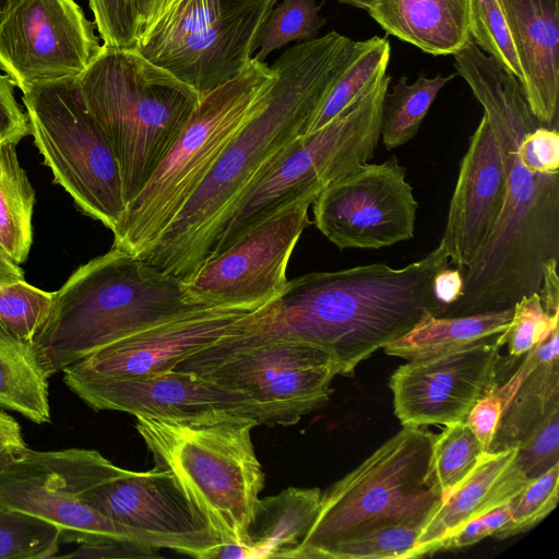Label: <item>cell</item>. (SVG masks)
<instances>
[{
  "label": "cell",
  "mask_w": 559,
  "mask_h": 559,
  "mask_svg": "<svg viewBox=\"0 0 559 559\" xmlns=\"http://www.w3.org/2000/svg\"><path fill=\"white\" fill-rule=\"evenodd\" d=\"M453 56L496 135L506 164L507 194L488 239L464 270L462 297L443 317L513 307L539 290L544 264L559 260V173L530 171L521 162L522 138L542 126L521 82L473 40Z\"/></svg>",
  "instance_id": "6da1fadb"
},
{
  "label": "cell",
  "mask_w": 559,
  "mask_h": 559,
  "mask_svg": "<svg viewBox=\"0 0 559 559\" xmlns=\"http://www.w3.org/2000/svg\"><path fill=\"white\" fill-rule=\"evenodd\" d=\"M356 49L357 41L331 31L284 51L271 67L275 78L262 105L226 144L171 224L139 258L181 280L192 276L212 254L240 194L273 155L305 134Z\"/></svg>",
  "instance_id": "7a4b0ae2"
},
{
  "label": "cell",
  "mask_w": 559,
  "mask_h": 559,
  "mask_svg": "<svg viewBox=\"0 0 559 559\" xmlns=\"http://www.w3.org/2000/svg\"><path fill=\"white\" fill-rule=\"evenodd\" d=\"M449 257L438 247L400 269L385 263L312 272L287 281L262 331L314 344L337 374L350 376L374 352L402 337L427 313L442 316L432 293Z\"/></svg>",
  "instance_id": "3957f363"
},
{
  "label": "cell",
  "mask_w": 559,
  "mask_h": 559,
  "mask_svg": "<svg viewBox=\"0 0 559 559\" xmlns=\"http://www.w3.org/2000/svg\"><path fill=\"white\" fill-rule=\"evenodd\" d=\"M199 308L182 280L112 248L76 269L53 292L32 346L48 378L117 341Z\"/></svg>",
  "instance_id": "277c9868"
},
{
  "label": "cell",
  "mask_w": 559,
  "mask_h": 559,
  "mask_svg": "<svg viewBox=\"0 0 559 559\" xmlns=\"http://www.w3.org/2000/svg\"><path fill=\"white\" fill-rule=\"evenodd\" d=\"M135 418L155 466L174 476L221 543L243 546L264 486L251 438L258 423L226 411Z\"/></svg>",
  "instance_id": "5b68a950"
},
{
  "label": "cell",
  "mask_w": 559,
  "mask_h": 559,
  "mask_svg": "<svg viewBox=\"0 0 559 559\" xmlns=\"http://www.w3.org/2000/svg\"><path fill=\"white\" fill-rule=\"evenodd\" d=\"M78 83L117 158L128 205L177 141L201 95L134 49L104 45Z\"/></svg>",
  "instance_id": "8992f818"
},
{
  "label": "cell",
  "mask_w": 559,
  "mask_h": 559,
  "mask_svg": "<svg viewBox=\"0 0 559 559\" xmlns=\"http://www.w3.org/2000/svg\"><path fill=\"white\" fill-rule=\"evenodd\" d=\"M275 71L251 58L234 79L201 96L185 129L148 182L127 205L114 245L135 255L148 250L194 194L219 154L259 109Z\"/></svg>",
  "instance_id": "52a82bcc"
},
{
  "label": "cell",
  "mask_w": 559,
  "mask_h": 559,
  "mask_svg": "<svg viewBox=\"0 0 559 559\" xmlns=\"http://www.w3.org/2000/svg\"><path fill=\"white\" fill-rule=\"evenodd\" d=\"M435 438L426 427L403 426L330 486L294 558L314 559L323 548L376 527L425 525L442 501L429 477Z\"/></svg>",
  "instance_id": "ba28073f"
},
{
  "label": "cell",
  "mask_w": 559,
  "mask_h": 559,
  "mask_svg": "<svg viewBox=\"0 0 559 559\" xmlns=\"http://www.w3.org/2000/svg\"><path fill=\"white\" fill-rule=\"evenodd\" d=\"M390 82L391 76L383 75L331 122L298 136L273 155L227 214L209 259L281 209L318 195L330 182L368 163L381 138Z\"/></svg>",
  "instance_id": "9c48e42d"
},
{
  "label": "cell",
  "mask_w": 559,
  "mask_h": 559,
  "mask_svg": "<svg viewBox=\"0 0 559 559\" xmlns=\"http://www.w3.org/2000/svg\"><path fill=\"white\" fill-rule=\"evenodd\" d=\"M271 308L257 326L200 350L175 370L245 393L255 404L261 425L286 427L328 402L337 371L321 347L264 333Z\"/></svg>",
  "instance_id": "30bf717a"
},
{
  "label": "cell",
  "mask_w": 559,
  "mask_h": 559,
  "mask_svg": "<svg viewBox=\"0 0 559 559\" xmlns=\"http://www.w3.org/2000/svg\"><path fill=\"white\" fill-rule=\"evenodd\" d=\"M29 134L60 185L86 215L111 231L127 203L114 151L87 109L78 78L39 83L22 92Z\"/></svg>",
  "instance_id": "8fae6325"
},
{
  "label": "cell",
  "mask_w": 559,
  "mask_h": 559,
  "mask_svg": "<svg viewBox=\"0 0 559 559\" xmlns=\"http://www.w3.org/2000/svg\"><path fill=\"white\" fill-rule=\"evenodd\" d=\"M277 0H174L134 48L201 96L236 78Z\"/></svg>",
  "instance_id": "7c38bea8"
},
{
  "label": "cell",
  "mask_w": 559,
  "mask_h": 559,
  "mask_svg": "<svg viewBox=\"0 0 559 559\" xmlns=\"http://www.w3.org/2000/svg\"><path fill=\"white\" fill-rule=\"evenodd\" d=\"M106 460L90 449L27 448L0 468V510L23 513L55 526L61 543L144 544L133 532L92 508L82 496Z\"/></svg>",
  "instance_id": "4fadbf2b"
},
{
  "label": "cell",
  "mask_w": 559,
  "mask_h": 559,
  "mask_svg": "<svg viewBox=\"0 0 559 559\" xmlns=\"http://www.w3.org/2000/svg\"><path fill=\"white\" fill-rule=\"evenodd\" d=\"M308 195L281 209L242 234L226 250L182 280L186 297L200 307L259 308L281 296L286 269L311 223Z\"/></svg>",
  "instance_id": "5bb4252c"
},
{
  "label": "cell",
  "mask_w": 559,
  "mask_h": 559,
  "mask_svg": "<svg viewBox=\"0 0 559 559\" xmlns=\"http://www.w3.org/2000/svg\"><path fill=\"white\" fill-rule=\"evenodd\" d=\"M82 496L96 511L158 549L207 559L221 543L174 476L156 466L133 472L108 460L92 476Z\"/></svg>",
  "instance_id": "9a60e30c"
},
{
  "label": "cell",
  "mask_w": 559,
  "mask_h": 559,
  "mask_svg": "<svg viewBox=\"0 0 559 559\" xmlns=\"http://www.w3.org/2000/svg\"><path fill=\"white\" fill-rule=\"evenodd\" d=\"M311 205L316 227L340 250L414 238L418 202L395 155L357 166L325 186Z\"/></svg>",
  "instance_id": "2e32d148"
},
{
  "label": "cell",
  "mask_w": 559,
  "mask_h": 559,
  "mask_svg": "<svg viewBox=\"0 0 559 559\" xmlns=\"http://www.w3.org/2000/svg\"><path fill=\"white\" fill-rule=\"evenodd\" d=\"M74 0H22L0 23V71L21 92L78 78L102 51Z\"/></svg>",
  "instance_id": "e0dca14e"
},
{
  "label": "cell",
  "mask_w": 559,
  "mask_h": 559,
  "mask_svg": "<svg viewBox=\"0 0 559 559\" xmlns=\"http://www.w3.org/2000/svg\"><path fill=\"white\" fill-rule=\"evenodd\" d=\"M270 306L199 308L107 345L62 373L128 377L174 370L200 350L260 324Z\"/></svg>",
  "instance_id": "ac0fdd59"
},
{
  "label": "cell",
  "mask_w": 559,
  "mask_h": 559,
  "mask_svg": "<svg viewBox=\"0 0 559 559\" xmlns=\"http://www.w3.org/2000/svg\"><path fill=\"white\" fill-rule=\"evenodd\" d=\"M497 336L438 355L408 359L394 370L389 386L402 426L427 427L463 421L497 384Z\"/></svg>",
  "instance_id": "d6986e66"
},
{
  "label": "cell",
  "mask_w": 559,
  "mask_h": 559,
  "mask_svg": "<svg viewBox=\"0 0 559 559\" xmlns=\"http://www.w3.org/2000/svg\"><path fill=\"white\" fill-rule=\"evenodd\" d=\"M64 384L95 411L181 417L212 411L245 415L261 425L253 401L198 373L180 370L128 377L63 373Z\"/></svg>",
  "instance_id": "ffe728a7"
},
{
  "label": "cell",
  "mask_w": 559,
  "mask_h": 559,
  "mask_svg": "<svg viewBox=\"0 0 559 559\" xmlns=\"http://www.w3.org/2000/svg\"><path fill=\"white\" fill-rule=\"evenodd\" d=\"M506 194L503 156L483 116L460 163L440 240L456 269L464 271L478 255L501 213Z\"/></svg>",
  "instance_id": "44dd1931"
},
{
  "label": "cell",
  "mask_w": 559,
  "mask_h": 559,
  "mask_svg": "<svg viewBox=\"0 0 559 559\" xmlns=\"http://www.w3.org/2000/svg\"><path fill=\"white\" fill-rule=\"evenodd\" d=\"M538 122L558 130L559 0H499Z\"/></svg>",
  "instance_id": "7402d4cb"
},
{
  "label": "cell",
  "mask_w": 559,
  "mask_h": 559,
  "mask_svg": "<svg viewBox=\"0 0 559 559\" xmlns=\"http://www.w3.org/2000/svg\"><path fill=\"white\" fill-rule=\"evenodd\" d=\"M516 453V447L484 452L465 479L426 521L412 558L430 555L440 539L515 498L532 480L518 467Z\"/></svg>",
  "instance_id": "603a6c76"
},
{
  "label": "cell",
  "mask_w": 559,
  "mask_h": 559,
  "mask_svg": "<svg viewBox=\"0 0 559 559\" xmlns=\"http://www.w3.org/2000/svg\"><path fill=\"white\" fill-rule=\"evenodd\" d=\"M319 488L288 487L259 498L243 546L219 544L217 558H294L312 526L321 502Z\"/></svg>",
  "instance_id": "cb8c5ba5"
},
{
  "label": "cell",
  "mask_w": 559,
  "mask_h": 559,
  "mask_svg": "<svg viewBox=\"0 0 559 559\" xmlns=\"http://www.w3.org/2000/svg\"><path fill=\"white\" fill-rule=\"evenodd\" d=\"M471 0H373L369 15L390 35L423 51L454 55L472 39Z\"/></svg>",
  "instance_id": "d4e9b609"
},
{
  "label": "cell",
  "mask_w": 559,
  "mask_h": 559,
  "mask_svg": "<svg viewBox=\"0 0 559 559\" xmlns=\"http://www.w3.org/2000/svg\"><path fill=\"white\" fill-rule=\"evenodd\" d=\"M559 329L528 353V367L507 404L490 452L518 447L550 413L559 409Z\"/></svg>",
  "instance_id": "484cf974"
},
{
  "label": "cell",
  "mask_w": 559,
  "mask_h": 559,
  "mask_svg": "<svg viewBox=\"0 0 559 559\" xmlns=\"http://www.w3.org/2000/svg\"><path fill=\"white\" fill-rule=\"evenodd\" d=\"M512 314L513 307L452 317L427 313L411 331L382 349L407 360L448 353L498 336L509 326Z\"/></svg>",
  "instance_id": "4316f807"
},
{
  "label": "cell",
  "mask_w": 559,
  "mask_h": 559,
  "mask_svg": "<svg viewBox=\"0 0 559 559\" xmlns=\"http://www.w3.org/2000/svg\"><path fill=\"white\" fill-rule=\"evenodd\" d=\"M48 379L32 344L0 323V407L38 425L50 423Z\"/></svg>",
  "instance_id": "83f0119b"
},
{
  "label": "cell",
  "mask_w": 559,
  "mask_h": 559,
  "mask_svg": "<svg viewBox=\"0 0 559 559\" xmlns=\"http://www.w3.org/2000/svg\"><path fill=\"white\" fill-rule=\"evenodd\" d=\"M19 142H0V248L16 264L26 261L33 241L35 190L21 166Z\"/></svg>",
  "instance_id": "f1b7e54d"
},
{
  "label": "cell",
  "mask_w": 559,
  "mask_h": 559,
  "mask_svg": "<svg viewBox=\"0 0 559 559\" xmlns=\"http://www.w3.org/2000/svg\"><path fill=\"white\" fill-rule=\"evenodd\" d=\"M390 55L386 38L374 36L357 41L353 59L332 85L305 134L331 122L372 87L386 73Z\"/></svg>",
  "instance_id": "f546056e"
},
{
  "label": "cell",
  "mask_w": 559,
  "mask_h": 559,
  "mask_svg": "<svg viewBox=\"0 0 559 559\" xmlns=\"http://www.w3.org/2000/svg\"><path fill=\"white\" fill-rule=\"evenodd\" d=\"M454 76L420 74L412 84L405 76L399 79L383 100L381 139L386 150L404 145L416 135L438 93Z\"/></svg>",
  "instance_id": "4dcf8cb0"
},
{
  "label": "cell",
  "mask_w": 559,
  "mask_h": 559,
  "mask_svg": "<svg viewBox=\"0 0 559 559\" xmlns=\"http://www.w3.org/2000/svg\"><path fill=\"white\" fill-rule=\"evenodd\" d=\"M484 452L465 420L445 425L436 435L429 477L442 499L465 479Z\"/></svg>",
  "instance_id": "1f68e13d"
},
{
  "label": "cell",
  "mask_w": 559,
  "mask_h": 559,
  "mask_svg": "<svg viewBox=\"0 0 559 559\" xmlns=\"http://www.w3.org/2000/svg\"><path fill=\"white\" fill-rule=\"evenodd\" d=\"M316 0H283L274 5L261 24L253 45L252 58L264 62L274 50L296 40H311L326 23L320 16Z\"/></svg>",
  "instance_id": "d6a6232c"
},
{
  "label": "cell",
  "mask_w": 559,
  "mask_h": 559,
  "mask_svg": "<svg viewBox=\"0 0 559 559\" xmlns=\"http://www.w3.org/2000/svg\"><path fill=\"white\" fill-rule=\"evenodd\" d=\"M421 522L376 527L320 550L314 559H411Z\"/></svg>",
  "instance_id": "836d02e7"
},
{
  "label": "cell",
  "mask_w": 559,
  "mask_h": 559,
  "mask_svg": "<svg viewBox=\"0 0 559 559\" xmlns=\"http://www.w3.org/2000/svg\"><path fill=\"white\" fill-rule=\"evenodd\" d=\"M60 545L55 526L23 513L0 510V559L53 558Z\"/></svg>",
  "instance_id": "e575fe53"
},
{
  "label": "cell",
  "mask_w": 559,
  "mask_h": 559,
  "mask_svg": "<svg viewBox=\"0 0 559 559\" xmlns=\"http://www.w3.org/2000/svg\"><path fill=\"white\" fill-rule=\"evenodd\" d=\"M53 293L41 290L25 280L0 284V323L32 344L47 319Z\"/></svg>",
  "instance_id": "d590c367"
},
{
  "label": "cell",
  "mask_w": 559,
  "mask_h": 559,
  "mask_svg": "<svg viewBox=\"0 0 559 559\" xmlns=\"http://www.w3.org/2000/svg\"><path fill=\"white\" fill-rule=\"evenodd\" d=\"M469 34L501 66L523 83V72L499 0H471Z\"/></svg>",
  "instance_id": "8d00e7d4"
},
{
  "label": "cell",
  "mask_w": 559,
  "mask_h": 559,
  "mask_svg": "<svg viewBox=\"0 0 559 559\" xmlns=\"http://www.w3.org/2000/svg\"><path fill=\"white\" fill-rule=\"evenodd\" d=\"M559 463L551 466L510 501V520L493 537L504 539L524 533L544 520L558 503Z\"/></svg>",
  "instance_id": "74e56055"
},
{
  "label": "cell",
  "mask_w": 559,
  "mask_h": 559,
  "mask_svg": "<svg viewBox=\"0 0 559 559\" xmlns=\"http://www.w3.org/2000/svg\"><path fill=\"white\" fill-rule=\"evenodd\" d=\"M559 328V313H548L540 296L533 293L521 297L513 306V314L507 330L497 336L499 345L508 343L509 354L519 357L544 342Z\"/></svg>",
  "instance_id": "f35d334b"
},
{
  "label": "cell",
  "mask_w": 559,
  "mask_h": 559,
  "mask_svg": "<svg viewBox=\"0 0 559 559\" xmlns=\"http://www.w3.org/2000/svg\"><path fill=\"white\" fill-rule=\"evenodd\" d=\"M90 8L104 46L135 48L141 35L135 0H90Z\"/></svg>",
  "instance_id": "ab89813d"
},
{
  "label": "cell",
  "mask_w": 559,
  "mask_h": 559,
  "mask_svg": "<svg viewBox=\"0 0 559 559\" xmlns=\"http://www.w3.org/2000/svg\"><path fill=\"white\" fill-rule=\"evenodd\" d=\"M528 367V355L503 384L493 385L473 406L466 416V424L480 442L485 452H489L501 415L518 389Z\"/></svg>",
  "instance_id": "60d3db41"
},
{
  "label": "cell",
  "mask_w": 559,
  "mask_h": 559,
  "mask_svg": "<svg viewBox=\"0 0 559 559\" xmlns=\"http://www.w3.org/2000/svg\"><path fill=\"white\" fill-rule=\"evenodd\" d=\"M516 448L515 463L530 479L559 463V409L550 413Z\"/></svg>",
  "instance_id": "b9f144b4"
},
{
  "label": "cell",
  "mask_w": 559,
  "mask_h": 559,
  "mask_svg": "<svg viewBox=\"0 0 559 559\" xmlns=\"http://www.w3.org/2000/svg\"><path fill=\"white\" fill-rule=\"evenodd\" d=\"M519 155L526 169L534 173H559V132L538 126L522 138Z\"/></svg>",
  "instance_id": "7bdbcfd3"
},
{
  "label": "cell",
  "mask_w": 559,
  "mask_h": 559,
  "mask_svg": "<svg viewBox=\"0 0 559 559\" xmlns=\"http://www.w3.org/2000/svg\"><path fill=\"white\" fill-rule=\"evenodd\" d=\"M510 520V502L489 513L472 520L455 533L443 537L431 549V554L440 550L457 549L474 545L481 539L493 536ZM430 554V555H431Z\"/></svg>",
  "instance_id": "ee69618b"
},
{
  "label": "cell",
  "mask_w": 559,
  "mask_h": 559,
  "mask_svg": "<svg viewBox=\"0 0 559 559\" xmlns=\"http://www.w3.org/2000/svg\"><path fill=\"white\" fill-rule=\"evenodd\" d=\"M13 84L0 72V139L20 142L29 134L26 114L19 106Z\"/></svg>",
  "instance_id": "f6af8a7d"
},
{
  "label": "cell",
  "mask_w": 559,
  "mask_h": 559,
  "mask_svg": "<svg viewBox=\"0 0 559 559\" xmlns=\"http://www.w3.org/2000/svg\"><path fill=\"white\" fill-rule=\"evenodd\" d=\"M27 448L19 421L0 408V468Z\"/></svg>",
  "instance_id": "bcb514c9"
},
{
  "label": "cell",
  "mask_w": 559,
  "mask_h": 559,
  "mask_svg": "<svg viewBox=\"0 0 559 559\" xmlns=\"http://www.w3.org/2000/svg\"><path fill=\"white\" fill-rule=\"evenodd\" d=\"M463 292L464 276L461 270L447 266L435 275L432 293L436 300L445 308L444 311L462 297Z\"/></svg>",
  "instance_id": "7dc6e473"
},
{
  "label": "cell",
  "mask_w": 559,
  "mask_h": 559,
  "mask_svg": "<svg viewBox=\"0 0 559 559\" xmlns=\"http://www.w3.org/2000/svg\"><path fill=\"white\" fill-rule=\"evenodd\" d=\"M538 294L543 307L548 313H559L558 260L550 259L544 264L543 281Z\"/></svg>",
  "instance_id": "c3c4849f"
},
{
  "label": "cell",
  "mask_w": 559,
  "mask_h": 559,
  "mask_svg": "<svg viewBox=\"0 0 559 559\" xmlns=\"http://www.w3.org/2000/svg\"><path fill=\"white\" fill-rule=\"evenodd\" d=\"M173 1L174 0H135L140 32L142 33Z\"/></svg>",
  "instance_id": "681fc988"
},
{
  "label": "cell",
  "mask_w": 559,
  "mask_h": 559,
  "mask_svg": "<svg viewBox=\"0 0 559 559\" xmlns=\"http://www.w3.org/2000/svg\"><path fill=\"white\" fill-rule=\"evenodd\" d=\"M24 272L0 248V284L23 281Z\"/></svg>",
  "instance_id": "f907efd6"
},
{
  "label": "cell",
  "mask_w": 559,
  "mask_h": 559,
  "mask_svg": "<svg viewBox=\"0 0 559 559\" xmlns=\"http://www.w3.org/2000/svg\"><path fill=\"white\" fill-rule=\"evenodd\" d=\"M22 0H0V23Z\"/></svg>",
  "instance_id": "816d5d0a"
},
{
  "label": "cell",
  "mask_w": 559,
  "mask_h": 559,
  "mask_svg": "<svg viewBox=\"0 0 559 559\" xmlns=\"http://www.w3.org/2000/svg\"><path fill=\"white\" fill-rule=\"evenodd\" d=\"M338 1L349 4L352 7L364 9V10H368L373 2V0H338Z\"/></svg>",
  "instance_id": "f5cc1de1"
},
{
  "label": "cell",
  "mask_w": 559,
  "mask_h": 559,
  "mask_svg": "<svg viewBox=\"0 0 559 559\" xmlns=\"http://www.w3.org/2000/svg\"><path fill=\"white\" fill-rule=\"evenodd\" d=\"M3 141L2 139H0V142Z\"/></svg>",
  "instance_id": "db71d44e"
}]
</instances>
